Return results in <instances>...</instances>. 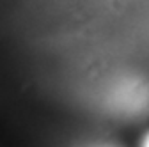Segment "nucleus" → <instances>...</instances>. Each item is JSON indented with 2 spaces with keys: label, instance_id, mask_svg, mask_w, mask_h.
Listing matches in <instances>:
<instances>
[{
  "label": "nucleus",
  "instance_id": "obj_1",
  "mask_svg": "<svg viewBox=\"0 0 149 147\" xmlns=\"http://www.w3.org/2000/svg\"><path fill=\"white\" fill-rule=\"evenodd\" d=\"M92 147H116V145H110V144H100V145H92Z\"/></svg>",
  "mask_w": 149,
  "mask_h": 147
},
{
  "label": "nucleus",
  "instance_id": "obj_2",
  "mask_svg": "<svg viewBox=\"0 0 149 147\" xmlns=\"http://www.w3.org/2000/svg\"><path fill=\"white\" fill-rule=\"evenodd\" d=\"M142 147H149V133H147V137H146V140H144V145Z\"/></svg>",
  "mask_w": 149,
  "mask_h": 147
}]
</instances>
